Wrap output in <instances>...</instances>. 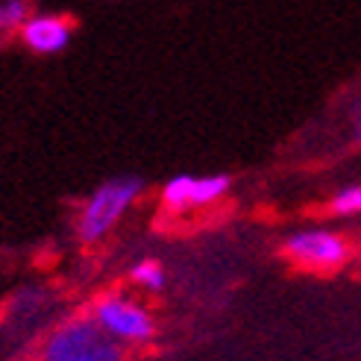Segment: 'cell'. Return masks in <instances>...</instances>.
<instances>
[{
  "label": "cell",
  "mask_w": 361,
  "mask_h": 361,
  "mask_svg": "<svg viewBox=\"0 0 361 361\" xmlns=\"http://www.w3.org/2000/svg\"><path fill=\"white\" fill-rule=\"evenodd\" d=\"M144 191L138 176H115L97 185L77 214V235L82 244H97L123 221Z\"/></svg>",
  "instance_id": "1"
},
{
  "label": "cell",
  "mask_w": 361,
  "mask_h": 361,
  "mask_svg": "<svg viewBox=\"0 0 361 361\" xmlns=\"http://www.w3.org/2000/svg\"><path fill=\"white\" fill-rule=\"evenodd\" d=\"M123 344L106 335L94 317H71L53 329L39 361H123Z\"/></svg>",
  "instance_id": "2"
},
{
  "label": "cell",
  "mask_w": 361,
  "mask_h": 361,
  "mask_svg": "<svg viewBox=\"0 0 361 361\" xmlns=\"http://www.w3.org/2000/svg\"><path fill=\"white\" fill-rule=\"evenodd\" d=\"M92 317L97 320V326L112 335L118 344H144L156 335V320L153 314L144 309L141 302L130 300V297H121V294H109L103 297Z\"/></svg>",
  "instance_id": "3"
},
{
  "label": "cell",
  "mask_w": 361,
  "mask_h": 361,
  "mask_svg": "<svg viewBox=\"0 0 361 361\" xmlns=\"http://www.w3.org/2000/svg\"><path fill=\"white\" fill-rule=\"evenodd\" d=\"M285 252L297 264L332 270L347 262V244L329 229H300L285 238Z\"/></svg>",
  "instance_id": "4"
},
{
  "label": "cell",
  "mask_w": 361,
  "mask_h": 361,
  "mask_svg": "<svg viewBox=\"0 0 361 361\" xmlns=\"http://www.w3.org/2000/svg\"><path fill=\"white\" fill-rule=\"evenodd\" d=\"M232 179L226 173H209V176H191V173H179L168 179L161 188V203L173 212H185V209H200L209 203H218L221 197L229 194Z\"/></svg>",
  "instance_id": "5"
},
{
  "label": "cell",
  "mask_w": 361,
  "mask_h": 361,
  "mask_svg": "<svg viewBox=\"0 0 361 361\" xmlns=\"http://www.w3.org/2000/svg\"><path fill=\"white\" fill-rule=\"evenodd\" d=\"M74 24L62 15H35L27 18L21 27V39L35 53H59L68 47Z\"/></svg>",
  "instance_id": "6"
},
{
  "label": "cell",
  "mask_w": 361,
  "mask_h": 361,
  "mask_svg": "<svg viewBox=\"0 0 361 361\" xmlns=\"http://www.w3.org/2000/svg\"><path fill=\"white\" fill-rule=\"evenodd\" d=\"M130 276H133V282H135L138 288H144V291H161V288H165V282H168L165 267H161L159 262H153V259L135 262L133 270H130Z\"/></svg>",
  "instance_id": "7"
},
{
  "label": "cell",
  "mask_w": 361,
  "mask_h": 361,
  "mask_svg": "<svg viewBox=\"0 0 361 361\" xmlns=\"http://www.w3.org/2000/svg\"><path fill=\"white\" fill-rule=\"evenodd\" d=\"M335 214L341 218H353V214H361V185H350V188H341L332 197V206Z\"/></svg>",
  "instance_id": "8"
},
{
  "label": "cell",
  "mask_w": 361,
  "mask_h": 361,
  "mask_svg": "<svg viewBox=\"0 0 361 361\" xmlns=\"http://www.w3.org/2000/svg\"><path fill=\"white\" fill-rule=\"evenodd\" d=\"M27 12H30L27 0H6V4H0V30L24 27Z\"/></svg>",
  "instance_id": "9"
},
{
  "label": "cell",
  "mask_w": 361,
  "mask_h": 361,
  "mask_svg": "<svg viewBox=\"0 0 361 361\" xmlns=\"http://www.w3.org/2000/svg\"><path fill=\"white\" fill-rule=\"evenodd\" d=\"M355 138L361 141V115H358V121H355Z\"/></svg>",
  "instance_id": "10"
}]
</instances>
